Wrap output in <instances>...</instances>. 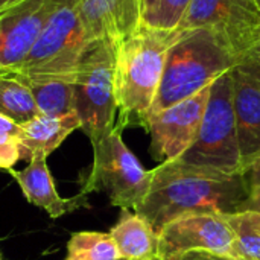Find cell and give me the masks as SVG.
<instances>
[{
	"label": "cell",
	"mask_w": 260,
	"mask_h": 260,
	"mask_svg": "<svg viewBox=\"0 0 260 260\" xmlns=\"http://www.w3.org/2000/svg\"><path fill=\"white\" fill-rule=\"evenodd\" d=\"M149 190L134 210L155 233L184 213L209 212L230 215L245 210L250 183L245 174H222L193 168L177 160L160 163L151 171Z\"/></svg>",
	"instance_id": "6da1fadb"
},
{
	"label": "cell",
	"mask_w": 260,
	"mask_h": 260,
	"mask_svg": "<svg viewBox=\"0 0 260 260\" xmlns=\"http://www.w3.org/2000/svg\"><path fill=\"white\" fill-rule=\"evenodd\" d=\"M177 32L139 27L116 46L114 96L122 129L142 125L157 98L168 49Z\"/></svg>",
	"instance_id": "7a4b0ae2"
},
{
	"label": "cell",
	"mask_w": 260,
	"mask_h": 260,
	"mask_svg": "<svg viewBox=\"0 0 260 260\" xmlns=\"http://www.w3.org/2000/svg\"><path fill=\"white\" fill-rule=\"evenodd\" d=\"M238 56L209 29H178L166 55L151 113L178 104L232 72Z\"/></svg>",
	"instance_id": "3957f363"
},
{
	"label": "cell",
	"mask_w": 260,
	"mask_h": 260,
	"mask_svg": "<svg viewBox=\"0 0 260 260\" xmlns=\"http://www.w3.org/2000/svg\"><path fill=\"white\" fill-rule=\"evenodd\" d=\"M116 46L117 43L110 40L90 41L72 73L75 113L79 117L81 129L91 145L116 126Z\"/></svg>",
	"instance_id": "277c9868"
},
{
	"label": "cell",
	"mask_w": 260,
	"mask_h": 260,
	"mask_svg": "<svg viewBox=\"0 0 260 260\" xmlns=\"http://www.w3.org/2000/svg\"><path fill=\"white\" fill-rule=\"evenodd\" d=\"M177 161L230 175L244 174L236 134L232 72L212 84L198 136Z\"/></svg>",
	"instance_id": "5b68a950"
},
{
	"label": "cell",
	"mask_w": 260,
	"mask_h": 260,
	"mask_svg": "<svg viewBox=\"0 0 260 260\" xmlns=\"http://www.w3.org/2000/svg\"><path fill=\"white\" fill-rule=\"evenodd\" d=\"M91 146L93 165L81 175V193L102 192L111 206L136 210L149 190L152 174L125 145L122 128L116 125Z\"/></svg>",
	"instance_id": "8992f818"
},
{
	"label": "cell",
	"mask_w": 260,
	"mask_h": 260,
	"mask_svg": "<svg viewBox=\"0 0 260 260\" xmlns=\"http://www.w3.org/2000/svg\"><path fill=\"white\" fill-rule=\"evenodd\" d=\"M78 3L79 0L69 2L53 14L29 53L8 75L72 76L84 50L93 41L81 21Z\"/></svg>",
	"instance_id": "52a82bcc"
},
{
	"label": "cell",
	"mask_w": 260,
	"mask_h": 260,
	"mask_svg": "<svg viewBox=\"0 0 260 260\" xmlns=\"http://www.w3.org/2000/svg\"><path fill=\"white\" fill-rule=\"evenodd\" d=\"M209 29L239 59L260 41V9L253 0H190L178 29Z\"/></svg>",
	"instance_id": "ba28073f"
},
{
	"label": "cell",
	"mask_w": 260,
	"mask_h": 260,
	"mask_svg": "<svg viewBox=\"0 0 260 260\" xmlns=\"http://www.w3.org/2000/svg\"><path fill=\"white\" fill-rule=\"evenodd\" d=\"M157 236L160 260L186 251H210L238 260L233 233L224 215L209 212L184 213L168 222Z\"/></svg>",
	"instance_id": "9c48e42d"
},
{
	"label": "cell",
	"mask_w": 260,
	"mask_h": 260,
	"mask_svg": "<svg viewBox=\"0 0 260 260\" xmlns=\"http://www.w3.org/2000/svg\"><path fill=\"white\" fill-rule=\"evenodd\" d=\"M210 88L212 85L146 116L143 126L151 136V151L158 161H174L192 146L201 126Z\"/></svg>",
	"instance_id": "30bf717a"
},
{
	"label": "cell",
	"mask_w": 260,
	"mask_h": 260,
	"mask_svg": "<svg viewBox=\"0 0 260 260\" xmlns=\"http://www.w3.org/2000/svg\"><path fill=\"white\" fill-rule=\"evenodd\" d=\"M73 0H24L0 14V76L29 53L53 14Z\"/></svg>",
	"instance_id": "8fae6325"
},
{
	"label": "cell",
	"mask_w": 260,
	"mask_h": 260,
	"mask_svg": "<svg viewBox=\"0 0 260 260\" xmlns=\"http://www.w3.org/2000/svg\"><path fill=\"white\" fill-rule=\"evenodd\" d=\"M78 9L90 40L119 43L140 27V0H79Z\"/></svg>",
	"instance_id": "7c38bea8"
},
{
	"label": "cell",
	"mask_w": 260,
	"mask_h": 260,
	"mask_svg": "<svg viewBox=\"0 0 260 260\" xmlns=\"http://www.w3.org/2000/svg\"><path fill=\"white\" fill-rule=\"evenodd\" d=\"M236 134L244 174L260 160V87L238 69L232 70Z\"/></svg>",
	"instance_id": "4fadbf2b"
},
{
	"label": "cell",
	"mask_w": 260,
	"mask_h": 260,
	"mask_svg": "<svg viewBox=\"0 0 260 260\" xmlns=\"http://www.w3.org/2000/svg\"><path fill=\"white\" fill-rule=\"evenodd\" d=\"M46 160L43 157L34 158L23 171H8L20 186L27 203L46 210L53 219L76 212L78 209L90 207L87 195L81 192L72 198L59 197Z\"/></svg>",
	"instance_id": "5bb4252c"
},
{
	"label": "cell",
	"mask_w": 260,
	"mask_h": 260,
	"mask_svg": "<svg viewBox=\"0 0 260 260\" xmlns=\"http://www.w3.org/2000/svg\"><path fill=\"white\" fill-rule=\"evenodd\" d=\"M76 129H81L76 113L34 117L20 125V160L47 158Z\"/></svg>",
	"instance_id": "9a60e30c"
},
{
	"label": "cell",
	"mask_w": 260,
	"mask_h": 260,
	"mask_svg": "<svg viewBox=\"0 0 260 260\" xmlns=\"http://www.w3.org/2000/svg\"><path fill=\"white\" fill-rule=\"evenodd\" d=\"M120 260L158 259V236L152 225L128 209H122L119 221L110 230Z\"/></svg>",
	"instance_id": "2e32d148"
},
{
	"label": "cell",
	"mask_w": 260,
	"mask_h": 260,
	"mask_svg": "<svg viewBox=\"0 0 260 260\" xmlns=\"http://www.w3.org/2000/svg\"><path fill=\"white\" fill-rule=\"evenodd\" d=\"M12 76L23 82L37 104L40 114L64 116L75 113V93L72 76H24V75H3Z\"/></svg>",
	"instance_id": "e0dca14e"
},
{
	"label": "cell",
	"mask_w": 260,
	"mask_h": 260,
	"mask_svg": "<svg viewBox=\"0 0 260 260\" xmlns=\"http://www.w3.org/2000/svg\"><path fill=\"white\" fill-rule=\"evenodd\" d=\"M0 116L17 125L40 116L29 88L12 76H0Z\"/></svg>",
	"instance_id": "ac0fdd59"
},
{
	"label": "cell",
	"mask_w": 260,
	"mask_h": 260,
	"mask_svg": "<svg viewBox=\"0 0 260 260\" xmlns=\"http://www.w3.org/2000/svg\"><path fill=\"white\" fill-rule=\"evenodd\" d=\"M235 239L238 260H260V213L241 210L224 215Z\"/></svg>",
	"instance_id": "d6986e66"
},
{
	"label": "cell",
	"mask_w": 260,
	"mask_h": 260,
	"mask_svg": "<svg viewBox=\"0 0 260 260\" xmlns=\"http://www.w3.org/2000/svg\"><path fill=\"white\" fill-rule=\"evenodd\" d=\"M190 0H140V27L177 32Z\"/></svg>",
	"instance_id": "ffe728a7"
},
{
	"label": "cell",
	"mask_w": 260,
	"mask_h": 260,
	"mask_svg": "<svg viewBox=\"0 0 260 260\" xmlns=\"http://www.w3.org/2000/svg\"><path fill=\"white\" fill-rule=\"evenodd\" d=\"M67 259L120 260V254L110 233L76 232L67 242Z\"/></svg>",
	"instance_id": "44dd1931"
},
{
	"label": "cell",
	"mask_w": 260,
	"mask_h": 260,
	"mask_svg": "<svg viewBox=\"0 0 260 260\" xmlns=\"http://www.w3.org/2000/svg\"><path fill=\"white\" fill-rule=\"evenodd\" d=\"M20 160V125L0 116V169L9 171Z\"/></svg>",
	"instance_id": "7402d4cb"
},
{
	"label": "cell",
	"mask_w": 260,
	"mask_h": 260,
	"mask_svg": "<svg viewBox=\"0 0 260 260\" xmlns=\"http://www.w3.org/2000/svg\"><path fill=\"white\" fill-rule=\"evenodd\" d=\"M235 69H238L241 73H244L257 87H260V41L239 56Z\"/></svg>",
	"instance_id": "603a6c76"
},
{
	"label": "cell",
	"mask_w": 260,
	"mask_h": 260,
	"mask_svg": "<svg viewBox=\"0 0 260 260\" xmlns=\"http://www.w3.org/2000/svg\"><path fill=\"white\" fill-rule=\"evenodd\" d=\"M168 260H235L227 256H221L216 253H210V251H186L177 256H172Z\"/></svg>",
	"instance_id": "cb8c5ba5"
},
{
	"label": "cell",
	"mask_w": 260,
	"mask_h": 260,
	"mask_svg": "<svg viewBox=\"0 0 260 260\" xmlns=\"http://www.w3.org/2000/svg\"><path fill=\"white\" fill-rule=\"evenodd\" d=\"M245 210H254V212L260 213V184L251 186Z\"/></svg>",
	"instance_id": "d4e9b609"
},
{
	"label": "cell",
	"mask_w": 260,
	"mask_h": 260,
	"mask_svg": "<svg viewBox=\"0 0 260 260\" xmlns=\"http://www.w3.org/2000/svg\"><path fill=\"white\" fill-rule=\"evenodd\" d=\"M245 177H247L250 186H257V184H260V160L257 163H254V165L245 172Z\"/></svg>",
	"instance_id": "484cf974"
},
{
	"label": "cell",
	"mask_w": 260,
	"mask_h": 260,
	"mask_svg": "<svg viewBox=\"0 0 260 260\" xmlns=\"http://www.w3.org/2000/svg\"><path fill=\"white\" fill-rule=\"evenodd\" d=\"M21 2H24V0H0V14H3L5 11L11 9L17 5H20Z\"/></svg>",
	"instance_id": "4316f807"
},
{
	"label": "cell",
	"mask_w": 260,
	"mask_h": 260,
	"mask_svg": "<svg viewBox=\"0 0 260 260\" xmlns=\"http://www.w3.org/2000/svg\"><path fill=\"white\" fill-rule=\"evenodd\" d=\"M253 2L256 3V6H257V8H259V9H260V0H253Z\"/></svg>",
	"instance_id": "83f0119b"
},
{
	"label": "cell",
	"mask_w": 260,
	"mask_h": 260,
	"mask_svg": "<svg viewBox=\"0 0 260 260\" xmlns=\"http://www.w3.org/2000/svg\"><path fill=\"white\" fill-rule=\"evenodd\" d=\"M0 260H5L3 259V256H2V253H0Z\"/></svg>",
	"instance_id": "f1b7e54d"
},
{
	"label": "cell",
	"mask_w": 260,
	"mask_h": 260,
	"mask_svg": "<svg viewBox=\"0 0 260 260\" xmlns=\"http://www.w3.org/2000/svg\"><path fill=\"white\" fill-rule=\"evenodd\" d=\"M155 260H160V259H155Z\"/></svg>",
	"instance_id": "f546056e"
},
{
	"label": "cell",
	"mask_w": 260,
	"mask_h": 260,
	"mask_svg": "<svg viewBox=\"0 0 260 260\" xmlns=\"http://www.w3.org/2000/svg\"><path fill=\"white\" fill-rule=\"evenodd\" d=\"M66 260H69V259H66Z\"/></svg>",
	"instance_id": "4dcf8cb0"
}]
</instances>
